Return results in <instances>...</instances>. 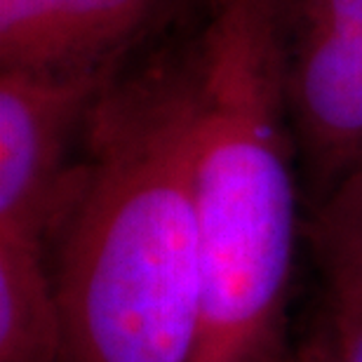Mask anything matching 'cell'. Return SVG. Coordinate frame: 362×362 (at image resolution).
Listing matches in <instances>:
<instances>
[{
	"label": "cell",
	"mask_w": 362,
	"mask_h": 362,
	"mask_svg": "<svg viewBox=\"0 0 362 362\" xmlns=\"http://www.w3.org/2000/svg\"><path fill=\"white\" fill-rule=\"evenodd\" d=\"M327 303L362 308V168L322 195L310 228Z\"/></svg>",
	"instance_id": "7"
},
{
	"label": "cell",
	"mask_w": 362,
	"mask_h": 362,
	"mask_svg": "<svg viewBox=\"0 0 362 362\" xmlns=\"http://www.w3.org/2000/svg\"><path fill=\"white\" fill-rule=\"evenodd\" d=\"M0 362H66L45 245L0 240Z\"/></svg>",
	"instance_id": "6"
},
{
	"label": "cell",
	"mask_w": 362,
	"mask_h": 362,
	"mask_svg": "<svg viewBox=\"0 0 362 362\" xmlns=\"http://www.w3.org/2000/svg\"><path fill=\"white\" fill-rule=\"evenodd\" d=\"M292 362H362V308L327 303Z\"/></svg>",
	"instance_id": "8"
},
{
	"label": "cell",
	"mask_w": 362,
	"mask_h": 362,
	"mask_svg": "<svg viewBox=\"0 0 362 362\" xmlns=\"http://www.w3.org/2000/svg\"><path fill=\"white\" fill-rule=\"evenodd\" d=\"M120 69L0 71V240L45 245L74 198L90 113Z\"/></svg>",
	"instance_id": "3"
},
{
	"label": "cell",
	"mask_w": 362,
	"mask_h": 362,
	"mask_svg": "<svg viewBox=\"0 0 362 362\" xmlns=\"http://www.w3.org/2000/svg\"><path fill=\"white\" fill-rule=\"evenodd\" d=\"M49 245L66 362H195L202 262L188 52L104 90Z\"/></svg>",
	"instance_id": "1"
},
{
	"label": "cell",
	"mask_w": 362,
	"mask_h": 362,
	"mask_svg": "<svg viewBox=\"0 0 362 362\" xmlns=\"http://www.w3.org/2000/svg\"><path fill=\"white\" fill-rule=\"evenodd\" d=\"M289 120L322 195L362 168V0H275Z\"/></svg>",
	"instance_id": "4"
},
{
	"label": "cell",
	"mask_w": 362,
	"mask_h": 362,
	"mask_svg": "<svg viewBox=\"0 0 362 362\" xmlns=\"http://www.w3.org/2000/svg\"><path fill=\"white\" fill-rule=\"evenodd\" d=\"M188 71L202 262L195 362H280L299 212L275 0H214Z\"/></svg>",
	"instance_id": "2"
},
{
	"label": "cell",
	"mask_w": 362,
	"mask_h": 362,
	"mask_svg": "<svg viewBox=\"0 0 362 362\" xmlns=\"http://www.w3.org/2000/svg\"><path fill=\"white\" fill-rule=\"evenodd\" d=\"M177 0H0V71L81 74L122 62Z\"/></svg>",
	"instance_id": "5"
}]
</instances>
